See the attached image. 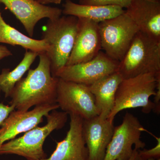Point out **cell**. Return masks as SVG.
<instances>
[{
	"instance_id": "cell-25",
	"label": "cell",
	"mask_w": 160,
	"mask_h": 160,
	"mask_svg": "<svg viewBox=\"0 0 160 160\" xmlns=\"http://www.w3.org/2000/svg\"><path fill=\"white\" fill-rule=\"evenodd\" d=\"M35 1L42 5H46L49 4L58 5L62 3L63 0H35Z\"/></svg>"
},
{
	"instance_id": "cell-5",
	"label": "cell",
	"mask_w": 160,
	"mask_h": 160,
	"mask_svg": "<svg viewBox=\"0 0 160 160\" xmlns=\"http://www.w3.org/2000/svg\"><path fill=\"white\" fill-rule=\"evenodd\" d=\"M160 78V75L146 73L123 79L118 87L114 107L108 119L113 122L117 114L124 109L141 107L145 113L153 110L154 103L149 98L155 95Z\"/></svg>"
},
{
	"instance_id": "cell-19",
	"label": "cell",
	"mask_w": 160,
	"mask_h": 160,
	"mask_svg": "<svg viewBox=\"0 0 160 160\" xmlns=\"http://www.w3.org/2000/svg\"><path fill=\"white\" fill-rule=\"evenodd\" d=\"M39 54L35 52L26 50L22 60L14 69L4 68L0 73V91L5 94V98H9L15 86L30 69Z\"/></svg>"
},
{
	"instance_id": "cell-8",
	"label": "cell",
	"mask_w": 160,
	"mask_h": 160,
	"mask_svg": "<svg viewBox=\"0 0 160 160\" xmlns=\"http://www.w3.org/2000/svg\"><path fill=\"white\" fill-rule=\"evenodd\" d=\"M144 130L138 118L126 112L122 124L114 127L104 160H129L133 152V145L136 149H144L146 144L141 140Z\"/></svg>"
},
{
	"instance_id": "cell-13",
	"label": "cell",
	"mask_w": 160,
	"mask_h": 160,
	"mask_svg": "<svg viewBox=\"0 0 160 160\" xmlns=\"http://www.w3.org/2000/svg\"><path fill=\"white\" fill-rule=\"evenodd\" d=\"M114 129L113 122L99 115L83 120L82 133L88 150V160H104Z\"/></svg>"
},
{
	"instance_id": "cell-4",
	"label": "cell",
	"mask_w": 160,
	"mask_h": 160,
	"mask_svg": "<svg viewBox=\"0 0 160 160\" xmlns=\"http://www.w3.org/2000/svg\"><path fill=\"white\" fill-rule=\"evenodd\" d=\"M78 18L72 16L48 19L43 27L42 39L49 46L46 52L50 63L52 76L66 66L73 46L77 32Z\"/></svg>"
},
{
	"instance_id": "cell-15",
	"label": "cell",
	"mask_w": 160,
	"mask_h": 160,
	"mask_svg": "<svg viewBox=\"0 0 160 160\" xmlns=\"http://www.w3.org/2000/svg\"><path fill=\"white\" fill-rule=\"evenodd\" d=\"M125 12L139 31L160 41V2L132 0Z\"/></svg>"
},
{
	"instance_id": "cell-14",
	"label": "cell",
	"mask_w": 160,
	"mask_h": 160,
	"mask_svg": "<svg viewBox=\"0 0 160 160\" xmlns=\"http://www.w3.org/2000/svg\"><path fill=\"white\" fill-rule=\"evenodd\" d=\"M70 127L66 138L57 142L49 158L42 160H88V150L83 137L82 118L70 114Z\"/></svg>"
},
{
	"instance_id": "cell-27",
	"label": "cell",
	"mask_w": 160,
	"mask_h": 160,
	"mask_svg": "<svg viewBox=\"0 0 160 160\" xmlns=\"http://www.w3.org/2000/svg\"><path fill=\"white\" fill-rule=\"evenodd\" d=\"M147 1H152V2H156V1H160V0H147Z\"/></svg>"
},
{
	"instance_id": "cell-2",
	"label": "cell",
	"mask_w": 160,
	"mask_h": 160,
	"mask_svg": "<svg viewBox=\"0 0 160 160\" xmlns=\"http://www.w3.org/2000/svg\"><path fill=\"white\" fill-rule=\"evenodd\" d=\"M46 117L47 123L45 126L34 127L22 136L2 144L0 146V155H17L27 160H42L47 158L43 149L45 140L52 131L64 127L68 119V113L54 110Z\"/></svg>"
},
{
	"instance_id": "cell-24",
	"label": "cell",
	"mask_w": 160,
	"mask_h": 160,
	"mask_svg": "<svg viewBox=\"0 0 160 160\" xmlns=\"http://www.w3.org/2000/svg\"><path fill=\"white\" fill-rule=\"evenodd\" d=\"M12 55V53L6 46L0 45V60Z\"/></svg>"
},
{
	"instance_id": "cell-26",
	"label": "cell",
	"mask_w": 160,
	"mask_h": 160,
	"mask_svg": "<svg viewBox=\"0 0 160 160\" xmlns=\"http://www.w3.org/2000/svg\"><path fill=\"white\" fill-rule=\"evenodd\" d=\"M138 150L134 148L131 157L128 160H143L140 156Z\"/></svg>"
},
{
	"instance_id": "cell-18",
	"label": "cell",
	"mask_w": 160,
	"mask_h": 160,
	"mask_svg": "<svg viewBox=\"0 0 160 160\" xmlns=\"http://www.w3.org/2000/svg\"><path fill=\"white\" fill-rule=\"evenodd\" d=\"M0 43L21 46L26 50L35 52L39 54L46 52L49 49V45L45 40L32 38L7 24L2 16L1 10Z\"/></svg>"
},
{
	"instance_id": "cell-7",
	"label": "cell",
	"mask_w": 160,
	"mask_h": 160,
	"mask_svg": "<svg viewBox=\"0 0 160 160\" xmlns=\"http://www.w3.org/2000/svg\"><path fill=\"white\" fill-rule=\"evenodd\" d=\"M57 103L68 114L78 116L83 120L99 115L95 100L89 86L58 78Z\"/></svg>"
},
{
	"instance_id": "cell-20",
	"label": "cell",
	"mask_w": 160,
	"mask_h": 160,
	"mask_svg": "<svg viewBox=\"0 0 160 160\" xmlns=\"http://www.w3.org/2000/svg\"><path fill=\"white\" fill-rule=\"evenodd\" d=\"M132 0H79V4L92 6H115L127 9Z\"/></svg>"
},
{
	"instance_id": "cell-12",
	"label": "cell",
	"mask_w": 160,
	"mask_h": 160,
	"mask_svg": "<svg viewBox=\"0 0 160 160\" xmlns=\"http://www.w3.org/2000/svg\"><path fill=\"white\" fill-rule=\"evenodd\" d=\"M0 3L19 20L30 38L40 20L45 18L55 19L62 14V9L42 5L35 0H0Z\"/></svg>"
},
{
	"instance_id": "cell-11",
	"label": "cell",
	"mask_w": 160,
	"mask_h": 160,
	"mask_svg": "<svg viewBox=\"0 0 160 160\" xmlns=\"http://www.w3.org/2000/svg\"><path fill=\"white\" fill-rule=\"evenodd\" d=\"M101 49L98 23L78 18L74 46L66 66L90 61L98 54Z\"/></svg>"
},
{
	"instance_id": "cell-21",
	"label": "cell",
	"mask_w": 160,
	"mask_h": 160,
	"mask_svg": "<svg viewBox=\"0 0 160 160\" xmlns=\"http://www.w3.org/2000/svg\"><path fill=\"white\" fill-rule=\"evenodd\" d=\"M158 143L155 147L150 149H139V153L143 160L152 159L160 160V139L156 138Z\"/></svg>"
},
{
	"instance_id": "cell-1",
	"label": "cell",
	"mask_w": 160,
	"mask_h": 160,
	"mask_svg": "<svg viewBox=\"0 0 160 160\" xmlns=\"http://www.w3.org/2000/svg\"><path fill=\"white\" fill-rule=\"evenodd\" d=\"M39 62L35 69H29L26 77L15 86L9 98V105L16 110L26 111L33 106L57 103L58 78L52 76L50 63L46 52L38 55Z\"/></svg>"
},
{
	"instance_id": "cell-17",
	"label": "cell",
	"mask_w": 160,
	"mask_h": 160,
	"mask_svg": "<svg viewBox=\"0 0 160 160\" xmlns=\"http://www.w3.org/2000/svg\"><path fill=\"white\" fill-rule=\"evenodd\" d=\"M62 10L65 16L85 18L98 23L116 17L125 12L119 6L82 5L71 0H66Z\"/></svg>"
},
{
	"instance_id": "cell-22",
	"label": "cell",
	"mask_w": 160,
	"mask_h": 160,
	"mask_svg": "<svg viewBox=\"0 0 160 160\" xmlns=\"http://www.w3.org/2000/svg\"><path fill=\"white\" fill-rule=\"evenodd\" d=\"M15 110L13 105H6L0 102V126L8 118L10 113Z\"/></svg>"
},
{
	"instance_id": "cell-16",
	"label": "cell",
	"mask_w": 160,
	"mask_h": 160,
	"mask_svg": "<svg viewBox=\"0 0 160 160\" xmlns=\"http://www.w3.org/2000/svg\"><path fill=\"white\" fill-rule=\"evenodd\" d=\"M123 79L117 71L104 77L89 86L101 118L108 119L114 106L118 87Z\"/></svg>"
},
{
	"instance_id": "cell-9",
	"label": "cell",
	"mask_w": 160,
	"mask_h": 160,
	"mask_svg": "<svg viewBox=\"0 0 160 160\" xmlns=\"http://www.w3.org/2000/svg\"><path fill=\"white\" fill-rule=\"evenodd\" d=\"M119 62L100 51L90 61L65 66L58 72L55 77L89 86L104 77L117 71Z\"/></svg>"
},
{
	"instance_id": "cell-6",
	"label": "cell",
	"mask_w": 160,
	"mask_h": 160,
	"mask_svg": "<svg viewBox=\"0 0 160 160\" xmlns=\"http://www.w3.org/2000/svg\"><path fill=\"white\" fill-rule=\"evenodd\" d=\"M98 27L102 48L109 57L120 62L139 31L137 26L125 12L99 23Z\"/></svg>"
},
{
	"instance_id": "cell-3",
	"label": "cell",
	"mask_w": 160,
	"mask_h": 160,
	"mask_svg": "<svg viewBox=\"0 0 160 160\" xmlns=\"http://www.w3.org/2000/svg\"><path fill=\"white\" fill-rule=\"evenodd\" d=\"M117 72L123 79L146 73L160 75V41L138 32Z\"/></svg>"
},
{
	"instance_id": "cell-23",
	"label": "cell",
	"mask_w": 160,
	"mask_h": 160,
	"mask_svg": "<svg viewBox=\"0 0 160 160\" xmlns=\"http://www.w3.org/2000/svg\"><path fill=\"white\" fill-rule=\"evenodd\" d=\"M153 103H154V107L152 111L155 113L159 114L160 112V78L158 80L156 92L154 95Z\"/></svg>"
},
{
	"instance_id": "cell-10",
	"label": "cell",
	"mask_w": 160,
	"mask_h": 160,
	"mask_svg": "<svg viewBox=\"0 0 160 160\" xmlns=\"http://www.w3.org/2000/svg\"><path fill=\"white\" fill-rule=\"evenodd\" d=\"M58 108V104H47L35 106L33 109L26 111L13 110L0 126V146L38 126L44 117Z\"/></svg>"
}]
</instances>
